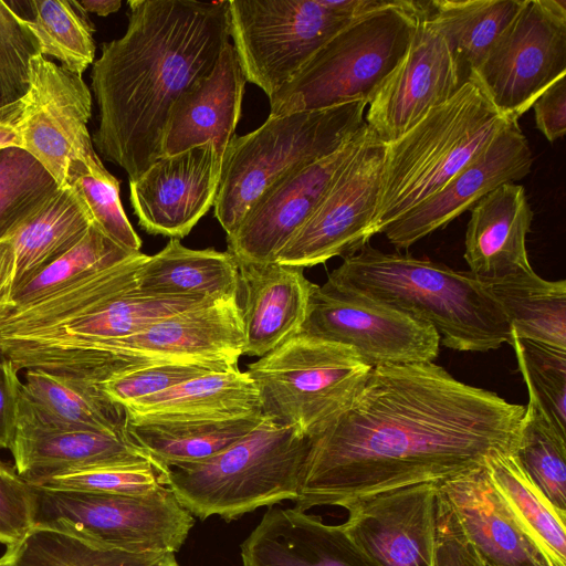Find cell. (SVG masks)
<instances>
[{"label": "cell", "instance_id": "35", "mask_svg": "<svg viewBox=\"0 0 566 566\" xmlns=\"http://www.w3.org/2000/svg\"><path fill=\"white\" fill-rule=\"evenodd\" d=\"M136 253L118 245L92 223L85 235L71 250L17 290L0 306V317L34 306Z\"/></svg>", "mask_w": 566, "mask_h": 566}, {"label": "cell", "instance_id": "2", "mask_svg": "<svg viewBox=\"0 0 566 566\" xmlns=\"http://www.w3.org/2000/svg\"><path fill=\"white\" fill-rule=\"evenodd\" d=\"M128 24L102 45L91 87L98 107L92 142L129 181L163 156L177 98L216 66L230 42L227 1L129 0Z\"/></svg>", "mask_w": 566, "mask_h": 566}, {"label": "cell", "instance_id": "47", "mask_svg": "<svg viewBox=\"0 0 566 566\" xmlns=\"http://www.w3.org/2000/svg\"><path fill=\"white\" fill-rule=\"evenodd\" d=\"M537 129L549 143L566 132V75L554 81L533 103Z\"/></svg>", "mask_w": 566, "mask_h": 566}, {"label": "cell", "instance_id": "8", "mask_svg": "<svg viewBox=\"0 0 566 566\" xmlns=\"http://www.w3.org/2000/svg\"><path fill=\"white\" fill-rule=\"evenodd\" d=\"M389 0H228L247 82L272 97L339 30Z\"/></svg>", "mask_w": 566, "mask_h": 566}, {"label": "cell", "instance_id": "33", "mask_svg": "<svg viewBox=\"0 0 566 566\" xmlns=\"http://www.w3.org/2000/svg\"><path fill=\"white\" fill-rule=\"evenodd\" d=\"M520 339L566 349V281H547L534 270L482 280Z\"/></svg>", "mask_w": 566, "mask_h": 566}, {"label": "cell", "instance_id": "38", "mask_svg": "<svg viewBox=\"0 0 566 566\" xmlns=\"http://www.w3.org/2000/svg\"><path fill=\"white\" fill-rule=\"evenodd\" d=\"M514 453L536 486L557 509L566 512V433L530 397Z\"/></svg>", "mask_w": 566, "mask_h": 566}, {"label": "cell", "instance_id": "20", "mask_svg": "<svg viewBox=\"0 0 566 566\" xmlns=\"http://www.w3.org/2000/svg\"><path fill=\"white\" fill-rule=\"evenodd\" d=\"M532 164L528 142L518 120L512 119L438 192L396 219L382 233L397 249H408L501 185L526 177Z\"/></svg>", "mask_w": 566, "mask_h": 566}, {"label": "cell", "instance_id": "50", "mask_svg": "<svg viewBox=\"0 0 566 566\" xmlns=\"http://www.w3.org/2000/svg\"><path fill=\"white\" fill-rule=\"evenodd\" d=\"M85 13H95L99 17H107L119 10L120 0H76Z\"/></svg>", "mask_w": 566, "mask_h": 566}, {"label": "cell", "instance_id": "23", "mask_svg": "<svg viewBox=\"0 0 566 566\" xmlns=\"http://www.w3.org/2000/svg\"><path fill=\"white\" fill-rule=\"evenodd\" d=\"M245 82L237 52L229 42L213 70L174 103L164 130L163 156L206 143H212L222 156L241 116Z\"/></svg>", "mask_w": 566, "mask_h": 566}, {"label": "cell", "instance_id": "6", "mask_svg": "<svg viewBox=\"0 0 566 566\" xmlns=\"http://www.w3.org/2000/svg\"><path fill=\"white\" fill-rule=\"evenodd\" d=\"M420 1L389 0L331 38L270 101V115L369 104L405 55Z\"/></svg>", "mask_w": 566, "mask_h": 566}, {"label": "cell", "instance_id": "48", "mask_svg": "<svg viewBox=\"0 0 566 566\" xmlns=\"http://www.w3.org/2000/svg\"><path fill=\"white\" fill-rule=\"evenodd\" d=\"M18 373L12 363L0 359V449H10L15 433L22 384Z\"/></svg>", "mask_w": 566, "mask_h": 566}, {"label": "cell", "instance_id": "3", "mask_svg": "<svg viewBox=\"0 0 566 566\" xmlns=\"http://www.w3.org/2000/svg\"><path fill=\"white\" fill-rule=\"evenodd\" d=\"M327 285L365 296L431 325L440 344L460 352L511 345L512 329L485 283L469 271L367 243L345 256Z\"/></svg>", "mask_w": 566, "mask_h": 566}, {"label": "cell", "instance_id": "1", "mask_svg": "<svg viewBox=\"0 0 566 566\" xmlns=\"http://www.w3.org/2000/svg\"><path fill=\"white\" fill-rule=\"evenodd\" d=\"M524 412L434 361L374 367L350 405L308 436L295 507H344L471 471L494 452H515Z\"/></svg>", "mask_w": 566, "mask_h": 566}, {"label": "cell", "instance_id": "17", "mask_svg": "<svg viewBox=\"0 0 566 566\" xmlns=\"http://www.w3.org/2000/svg\"><path fill=\"white\" fill-rule=\"evenodd\" d=\"M464 83L444 38L427 19L424 1H420L409 46L369 102L365 123L378 139L389 144Z\"/></svg>", "mask_w": 566, "mask_h": 566}, {"label": "cell", "instance_id": "41", "mask_svg": "<svg viewBox=\"0 0 566 566\" xmlns=\"http://www.w3.org/2000/svg\"><path fill=\"white\" fill-rule=\"evenodd\" d=\"M77 196L92 223L129 252H140L142 240L130 224L119 197V181L112 175L94 177L84 164L74 165L67 186Z\"/></svg>", "mask_w": 566, "mask_h": 566}, {"label": "cell", "instance_id": "5", "mask_svg": "<svg viewBox=\"0 0 566 566\" xmlns=\"http://www.w3.org/2000/svg\"><path fill=\"white\" fill-rule=\"evenodd\" d=\"M308 450V436L265 415L220 453L164 469L165 482L192 516L231 521L261 506L295 502Z\"/></svg>", "mask_w": 566, "mask_h": 566}, {"label": "cell", "instance_id": "10", "mask_svg": "<svg viewBox=\"0 0 566 566\" xmlns=\"http://www.w3.org/2000/svg\"><path fill=\"white\" fill-rule=\"evenodd\" d=\"M371 369L349 346L297 334L247 373L265 415L312 436L350 405Z\"/></svg>", "mask_w": 566, "mask_h": 566}, {"label": "cell", "instance_id": "53", "mask_svg": "<svg viewBox=\"0 0 566 566\" xmlns=\"http://www.w3.org/2000/svg\"><path fill=\"white\" fill-rule=\"evenodd\" d=\"M1 107V106H0Z\"/></svg>", "mask_w": 566, "mask_h": 566}, {"label": "cell", "instance_id": "9", "mask_svg": "<svg viewBox=\"0 0 566 566\" xmlns=\"http://www.w3.org/2000/svg\"><path fill=\"white\" fill-rule=\"evenodd\" d=\"M31 488L33 528L98 548L176 553L195 524L168 485L143 495Z\"/></svg>", "mask_w": 566, "mask_h": 566}, {"label": "cell", "instance_id": "19", "mask_svg": "<svg viewBox=\"0 0 566 566\" xmlns=\"http://www.w3.org/2000/svg\"><path fill=\"white\" fill-rule=\"evenodd\" d=\"M222 156L212 143L163 156L129 181L138 224L150 234L181 239L214 205Z\"/></svg>", "mask_w": 566, "mask_h": 566}, {"label": "cell", "instance_id": "45", "mask_svg": "<svg viewBox=\"0 0 566 566\" xmlns=\"http://www.w3.org/2000/svg\"><path fill=\"white\" fill-rule=\"evenodd\" d=\"M32 530V488L14 467L0 461V543L14 546Z\"/></svg>", "mask_w": 566, "mask_h": 566}, {"label": "cell", "instance_id": "42", "mask_svg": "<svg viewBox=\"0 0 566 566\" xmlns=\"http://www.w3.org/2000/svg\"><path fill=\"white\" fill-rule=\"evenodd\" d=\"M237 368L238 365L221 360L155 363L116 374L97 387L109 400L124 408L186 380Z\"/></svg>", "mask_w": 566, "mask_h": 566}, {"label": "cell", "instance_id": "13", "mask_svg": "<svg viewBox=\"0 0 566 566\" xmlns=\"http://www.w3.org/2000/svg\"><path fill=\"white\" fill-rule=\"evenodd\" d=\"M20 122L21 148L66 188L70 169L84 164L96 178L112 176L95 151L87 124L92 94L81 75L42 54L30 62Z\"/></svg>", "mask_w": 566, "mask_h": 566}, {"label": "cell", "instance_id": "31", "mask_svg": "<svg viewBox=\"0 0 566 566\" xmlns=\"http://www.w3.org/2000/svg\"><path fill=\"white\" fill-rule=\"evenodd\" d=\"M264 412L221 420L127 421L130 438L163 471L207 460L258 427Z\"/></svg>", "mask_w": 566, "mask_h": 566}, {"label": "cell", "instance_id": "52", "mask_svg": "<svg viewBox=\"0 0 566 566\" xmlns=\"http://www.w3.org/2000/svg\"><path fill=\"white\" fill-rule=\"evenodd\" d=\"M175 566H179V564H176Z\"/></svg>", "mask_w": 566, "mask_h": 566}, {"label": "cell", "instance_id": "16", "mask_svg": "<svg viewBox=\"0 0 566 566\" xmlns=\"http://www.w3.org/2000/svg\"><path fill=\"white\" fill-rule=\"evenodd\" d=\"M368 130L365 124L333 154L286 174L270 186L227 235L228 252L235 261L275 262L279 252L313 213Z\"/></svg>", "mask_w": 566, "mask_h": 566}, {"label": "cell", "instance_id": "29", "mask_svg": "<svg viewBox=\"0 0 566 566\" xmlns=\"http://www.w3.org/2000/svg\"><path fill=\"white\" fill-rule=\"evenodd\" d=\"M24 378L17 421L53 430H126L125 409L109 400L97 386L38 369L25 370Z\"/></svg>", "mask_w": 566, "mask_h": 566}, {"label": "cell", "instance_id": "46", "mask_svg": "<svg viewBox=\"0 0 566 566\" xmlns=\"http://www.w3.org/2000/svg\"><path fill=\"white\" fill-rule=\"evenodd\" d=\"M433 566H486L461 533L439 491Z\"/></svg>", "mask_w": 566, "mask_h": 566}, {"label": "cell", "instance_id": "40", "mask_svg": "<svg viewBox=\"0 0 566 566\" xmlns=\"http://www.w3.org/2000/svg\"><path fill=\"white\" fill-rule=\"evenodd\" d=\"M511 345L528 397L566 433V349L520 339L513 334Z\"/></svg>", "mask_w": 566, "mask_h": 566}, {"label": "cell", "instance_id": "28", "mask_svg": "<svg viewBox=\"0 0 566 566\" xmlns=\"http://www.w3.org/2000/svg\"><path fill=\"white\" fill-rule=\"evenodd\" d=\"M124 409L129 422L221 420L263 412L255 382L239 368L186 380Z\"/></svg>", "mask_w": 566, "mask_h": 566}, {"label": "cell", "instance_id": "34", "mask_svg": "<svg viewBox=\"0 0 566 566\" xmlns=\"http://www.w3.org/2000/svg\"><path fill=\"white\" fill-rule=\"evenodd\" d=\"M494 488L551 566H566V512L557 509L526 474L513 451L488 457Z\"/></svg>", "mask_w": 566, "mask_h": 566}, {"label": "cell", "instance_id": "15", "mask_svg": "<svg viewBox=\"0 0 566 566\" xmlns=\"http://www.w3.org/2000/svg\"><path fill=\"white\" fill-rule=\"evenodd\" d=\"M386 144L369 129L326 193L275 262L307 268L348 256L371 239Z\"/></svg>", "mask_w": 566, "mask_h": 566}, {"label": "cell", "instance_id": "4", "mask_svg": "<svg viewBox=\"0 0 566 566\" xmlns=\"http://www.w3.org/2000/svg\"><path fill=\"white\" fill-rule=\"evenodd\" d=\"M510 120L471 80L408 132L386 144L370 235L382 233L396 219L438 192Z\"/></svg>", "mask_w": 566, "mask_h": 566}, {"label": "cell", "instance_id": "24", "mask_svg": "<svg viewBox=\"0 0 566 566\" xmlns=\"http://www.w3.org/2000/svg\"><path fill=\"white\" fill-rule=\"evenodd\" d=\"M238 265L243 289V355L260 358L301 333L314 283L301 266L279 262Z\"/></svg>", "mask_w": 566, "mask_h": 566}, {"label": "cell", "instance_id": "43", "mask_svg": "<svg viewBox=\"0 0 566 566\" xmlns=\"http://www.w3.org/2000/svg\"><path fill=\"white\" fill-rule=\"evenodd\" d=\"M50 489L143 495L166 485L164 471L154 462L95 467L65 472L36 484Z\"/></svg>", "mask_w": 566, "mask_h": 566}, {"label": "cell", "instance_id": "14", "mask_svg": "<svg viewBox=\"0 0 566 566\" xmlns=\"http://www.w3.org/2000/svg\"><path fill=\"white\" fill-rule=\"evenodd\" d=\"M300 334L349 346L371 368L434 361L440 346L428 323L326 283L314 284Z\"/></svg>", "mask_w": 566, "mask_h": 566}, {"label": "cell", "instance_id": "25", "mask_svg": "<svg viewBox=\"0 0 566 566\" xmlns=\"http://www.w3.org/2000/svg\"><path fill=\"white\" fill-rule=\"evenodd\" d=\"M18 474L31 485L65 472L153 462L128 434L96 430H53L17 421L10 447Z\"/></svg>", "mask_w": 566, "mask_h": 566}, {"label": "cell", "instance_id": "37", "mask_svg": "<svg viewBox=\"0 0 566 566\" xmlns=\"http://www.w3.org/2000/svg\"><path fill=\"white\" fill-rule=\"evenodd\" d=\"M32 19H24L44 57H54L82 76L94 63V24L76 0H29Z\"/></svg>", "mask_w": 566, "mask_h": 566}, {"label": "cell", "instance_id": "39", "mask_svg": "<svg viewBox=\"0 0 566 566\" xmlns=\"http://www.w3.org/2000/svg\"><path fill=\"white\" fill-rule=\"evenodd\" d=\"M50 172L20 147L0 149V240L40 210L57 191Z\"/></svg>", "mask_w": 566, "mask_h": 566}, {"label": "cell", "instance_id": "26", "mask_svg": "<svg viewBox=\"0 0 566 566\" xmlns=\"http://www.w3.org/2000/svg\"><path fill=\"white\" fill-rule=\"evenodd\" d=\"M91 224L74 191L60 188L40 210L0 240V306L71 250Z\"/></svg>", "mask_w": 566, "mask_h": 566}, {"label": "cell", "instance_id": "51", "mask_svg": "<svg viewBox=\"0 0 566 566\" xmlns=\"http://www.w3.org/2000/svg\"><path fill=\"white\" fill-rule=\"evenodd\" d=\"M0 566H7L6 562L3 560L2 557H0Z\"/></svg>", "mask_w": 566, "mask_h": 566}, {"label": "cell", "instance_id": "11", "mask_svg": "<svg viewBox=\"0 0 566 566\" xmlns=\"http://www.w3.org/2000/svg\"><path fill=\"white\" fill-rule=\"evenodd\" d=\"M244 333L238 296L207 298L138 334L74 353L42 371L88 379L123 369L128 361L221 360L238 365Z\"/></svg>", "mask_w": 566, "mask_h": 566}, {"label": "cell", "instance_id": "27", "mask_svg": "<svg viewBox=\"0 0 566 566\" xmlns=\"http://www.w3.org/2000/svg\"><path fill=\"white\" fill-rule=\"evenodd\" d=\"M533 211L523 186L506 182L471 208L464 260L480 280L532 270L526 250Z\"/></svg>", "mask_w": 566, "mask_h": 566}, {"label": "cell", "instance_id": "22", "mask_svg": "<svg viewBox=\"0 0 566 566\" xmlns=\"http://www.w3.org/2000/svg\"><path fill=\"white\" fill-rule=\"evenodd\" d=\"M243 566H377L348 536L297 507H271L241 544Z\"/></svg>", "mask_w": 566, "mask_h": 566}, {"label": "cell", "instance_id": "7", "mask_svg": "<svg viewBox=\"0 0 566 566\" xmlns=\"http://www.w3.org/2000/svg\"><path fill=\"white\" fill-rule=\"evenodd\" d=\"M363 101L272 116L256 129L233 136L222 155L214 217L227 235L255 200L286 174L343 146L365 126Z\"/></svg>", "mask_w": 566, "mask_h": 566}, {"label": "cell", "instance_id": "18", "mask_svg": "<svg viewBox=\"0 0 566 566\" xmlns=\"http://www.w3.org/2000/svg\"><path fill=\"white\" fill-rule=\"evenodd\" d=\"M344 509V530L377 566H433L438 483L380 492Z\"/></svg>", "mask_w": 566, "mask_h": 566}, {"label": "cell", "instance_id": "21", "mask_svg": "<svg viewBox=\"0 0 566 566\" xmlns=\"http://www.w3.org/2000/svg\"><path fill=\"white\" fill-rule=\"evenodd\" d=\"M438 491L486 566H551L494 488L484 464L438 483Z\"/></svg>", "mask_w": 566, "mask_h": 566}, {"label": "cell", "instance_id": "44", "mask_svg": "<svg viewBox=\"0 0 566 566\" xmlns=\"http://www.w3.org/2000/svg\"><path fill=\"white\" fill-rule=\"evenodd\" d=\"M24 19L9 2L0 0V106L24 97L30 82V62L41 54Z\"/></svg>", "mask_w": 566, "mask_h": 566}, {"label": "cell", "instance_id": "49", "mask_svg": "<svg viewBox=\"0 0 566 566\" xmlns=\"http://www.w3.org/2000/svg\"><path fill=\"white\" fill-rule=\"evenodd\" d=\"M23 99L0 107V149L20 147V122Z\"/></svg>", "mask_w": 566, "mask_h": 566}, {"label": "cell", "instance_id": "36", "mask_svg": "<svg viewBox=\"0 0 566 566\" xmlns=\"http://www.w3.org/2000/svg\"><path fill=\"white\" fill-rule=\"evenodd\" d=\"M7 566H175V553L104 549L55 531L33 528L2 555Z\"/></svg>", "mask_w": 566, "mask_h": 566}, {"label": "cell", "instance_id": "30", "mask_svg": "<svg viewBox=\"0 0 566 566\" xmlns=\"http://www.w3.org/2000/svg\"><path fill=\"white\" fill-rule=\"evenodd\" d=\"M136 290L168 297H233L240 290L239 265L228 251L189 249L172 238L142 264Z\"/></svg>", "mask_w": 566, "mask_h": 566}, {"label": "cell", "instance_id": "12", "mask_svg": "<svg viewBox=\"0 0 566 566\" xmlns=\"http://www.w3.org/2000/svg\"><path fill=\"white\" fill-rule=\"evenodd\" d=\"M566 75V1L523 0L472 80L497 112L518 118Z\"/></svg>", "mask_w": 566, "mask_h": 566}, {"label": "cell", "instance_id": "32", "mask_svg": "<svg viewBox=\"0 0 566 566\" xmlns=\"http://www.w3.org/2000/svg\"><path fill=\"white\" fill-rule=\"evenodd\" d=\"M523 0H432L424 13L444 38L464 82L471 81Z\"/></svg>", "mask_w": 566, "mask_h": 566}]
</instances>
